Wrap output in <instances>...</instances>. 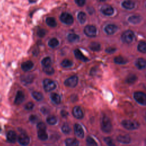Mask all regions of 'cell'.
<instances>
[{
	"label": "cell",
	"instance_id": "cell-29",
	"mask_svg": "<svg viewBox=\"0 0 146 146\" xmlns=\"http://www.w3.org/2000/svg\"><path fill=\"white\" fill-rule=\"evenodd\" d=\"M50 98L55 104H59L61 102V98L60 95L56 93H52L50 95Z\"/></svg>",
	"mask_w": 146,
	"mask_h": 146
},
{
	"label": "cell",
	"instance_id": "cell-38",
	"mask_svg": "<svg viewBox=\"0 0 146 146\" xmlns=\"http://www.w3.org/2000/svg\"><path fill=\"white\" fill-rule=\"evenodd\" d=\"M46 121L50 125H54L57 123V119L54 116H49L47 117Z\"/></svg>",
	"mask_w": 146,
	"mask_h": 146
},
{
	"label": "cell",
	"instance_id": "cell-41",
	"mask_svg": "<svg viewBox=\"0 0 146 146\" xmlns=\"http://www.w3.org/2000/svg\"><path fill=\"white\" fill-rule=\"evenodd\" d=\"M104 142L108 145V146H115V143L113 139L110 137H106L104 138Z\"/></svg>",
	"mask_w": 146,
	"mask_h": 146
},
{
	"label": "cell",
	"instance_id": "cell-51",
	"mask_svg": "<svg viewBox=\"0 0 146 146\" xmlns=\"http://www.w3.org/2000/svg\"><path fill=\"white\" fill-rule=\"evenodd\" d=\"M145 146H146V140H145Z\"/></svg>",
	"mask_w": 146,
	"mask_h": 146
},
{
	"label": "cell",
	"instance_id": "cell-2",
	"mask_svg": "<svg viewBox=\"0 0 146 146\" xmlns=\"http://www.w3.org/2000/svg\"><path fill=\"white\" fill-rule=\"evenodd\" d=\"M122 126L128 130H135L139 127V123L137 121L131 120H123L121 121Z\"/></svg>",
	"mask_w": 146,
	"mask_h": 146
},
{
	"label": "cell",
	"instance_id": "cell-50",
	"mask_svg": "<svg viewBox=\"0 0 146 146\" xmlns=\"http://www.w3.org/2000/svg\"><path fill=\"white\" fill-rule=\"evenodd\" d=\"M97 1H98L99 2H104V1H106V0H97Z\"/></svg>",
	"mask_w": 146,
	"mask_h": 146
},
{
	"label": "cell",
	"instance_id": "cell-5",
	"mask_svg": "<svg viewBox=\"0 0 146 146\" xmlns=\"http://www.w3.org/2000/svg\"><path fill=\"white\" fill-rule=\"evenodd\" d=\"M134 33L130 30L124 31L121 35V39L125 43H130L134 38Z\"/></svg>",
	"mask_w": 146,
	"mask_h": 146
},
{
	"label": "cell",
	"instance_id": "cell-1",
	"mask_svg": "<svg viewBox=\"0 0 146 146\" xmlns=\"http://www.w3.org/2000/svg\"><path fill=\"white\" fill-rule=\"evenodd\" d=\"M100 127L102 130L105 133H110L112 129V125L110 119L106 115L101 119Z\"/></svg>",
	"mask_w": 146,
	"mask_h": 146
},
{
	"label": "cell",
	"instance_id": "cell-22",
	"mask_svg": "<svg viewBox=\"0 0 146 146\" xmlns=\"http://www.w3.org/2000/svg\"><path fill=\"white\" fill-rule=\"evenodd\" d=\"M67 39L70 42L75 43V42H77L79 41V40L80 39V36L76 34L70 33L67 35Z\"/></svg>",
	"mask_w": 146,
	"mask_h": 146
},
{
	"label": "cell",
	"instance_id": "cell-18",
	"mask_svg": "<svg viewBox=\"0 0 146 146\" xmlns=\"http://www.w3.org/2000/svg\"><path fill=\"white\" fill-rule=\"evenodd\" d=\"M136 67L139 70H143L146 67V60L144 58H138L135 62Z\"/></svg>",
	"mask_w": 146,
	"mask_h": 146
},
{
	"label": "cell",
	"instance_id": "cell-39",
	"mask_svg": "<svg viewBox=\"0 0 146 146\" xmlns=\"http://www.w3.org/2000/svg\"><path fill=\"white\" fill-rule=\"evenodd\" d=\"M43 71L48 75H52L54 73V69L51 66L48 67H43Z\"/></svg>",
	"mask_w": 146,
	"mask_h": 146
},
{
	"label": "cell",
	"instance_id": "cell-45",
	"mask_svg": "<svg viewBox=\"0 0 146 146\" xmlns=\"http://www.w3.org/2000/svg\"><path fill=\"white\" fill-rule=\"evenodd\" d=\"M37 129L40 130V129H46V126L44 123L43 122H39L37 124Z\"/></svg>",
	"mask_w": 146,
	"mask_h": 146
},
{
	"label": "cell",
	"instance_id": "cell-46",
	"mask_svg": "<svg viewBox=\"0 0 146 146\" xmlns=\"http://www.w3.org/2000/svg\"><path fill=\"white\" fill-rule=\"evenodd\" d=\"M75 3L80 7H82L83 6L86 2V0H74Z\"/></svg>",
	"mask_w": 146,
	"mask_h": 146
},
{
	"label": "cell",
	"instance_id": "cell-25",
	"mask_svg": "<svg viewBox=\"0 0 146 146\" xmlns=\"http://www.w3.org/2000/svg\"><path fill=\"white\" fill-rule=\"evenodd\" d=\"M77 19L80 23H81V24L84 23L87 19L86 14L83 11L79 12L77 15Z\"/></svg>",
	"mask_w": 146,
	"mask_h": 146
},
{
	"label": "cell",
	"instance_id": "cell-52",
	"mask_svg": "<svg viewBox=\"0 0 146 146\" xmlns=\"http://www.w3.org/2000/svg\"><path fill=\"white\" fill-rule=\"evenodd\" d=\"M145 121H146V113H145Z\"/></svg>",
	"mask_w": 146,
	"mask_h": 146
},
{
	"label": "cell",
	"instance_id": "cell-26",
	"mask_svg": "<svg viewBox=\"0 0 146 146\" xmlns=\"http://www.w3.org/2000/svg\"><path fill=\"white\" fill-rule=\"evenodd\" d=\"M137 79V77L135 74H131L127 76L125 79V82L128 84H133L135 82H136Z\"/></svg>",
	"mask_w": 146,
	"mask_h": 146
},
{
	"label": "cell",
	"instance_id": "cell-23",
	"mask_svg": "<svg viewBox=\"0 0 146 146\" xmlns=\"http://www.w3.org/2000/svg\"><path fill=\"white\" fill-rule=\"evenodd\" d=\"M46 23L47 26L51 27H55L57 26L56 19L52 17H48L46 19Z\"/></svg>",
	"mask_w": 146,
	"mask_h": 146
},
{
	"label": "cell",
	"instance_id": "cell-7",
	"mask_svg": "<svg viewBox=\"0 0 146 146\" xmlns=\"http://www.w3.org/2000/svg\"><path fill=\"white\" fill-rule=\"evenodd\" d=\"M43 88L47 92L54 90L56 88V84L54 81L49 79H45L43 82Z\"/></svg>",
	"mask_w": 146,
	"mask_h": 146
},
{
	"label": "cell",
	"instance_id": "cell-9",
	"mask_svg": "<svg viewBox=\"0 0 146 146\" xmlns=\"http://www.w3.org/2000/svg\"><path fill=\"white\" fill-rule=\"evenodd\" d=\"M100 11L102 13V14H103L104 15H107V16L112 15L114 12L113 8L109 5H105L101 7Z\"/></svg>",
	"mask_w": 146,
	"mask_h": 146
},
{
	"label": "cell",
	"instance_id": "cell-10",
	"mask_svg": "<svg viewBox=\"0 0 146 146\" xmlns=\"http://www.w3.org/2000/svg\"><path fill=\"white\" fill-rule=\"evenodd\" d=\"M116 139L120 143L124 144H128L131 141V137L127 134L119 135V136H117Z\"/></svg>",
	"mask_w": 146,
	"mask_h": 146
},
{
	"label": "cell",
	"instance_id": "cell-13",
	"mask_svg": "<svg viewBox=\"0 0 146 146\" xmlns=\"http://www.w3.org/2000/svg\"><path fill=\"white\" fill-rule=\"evenodd\" d=\"M72 114L75 118L78 119H82L84 116L83 112L79 106H75L74 107L72 110Z\"/></svg>",
	"mask_w": 146,
	"mask_h": 146
},
{
	"label": "cell",
	"instance_id": "cell-48",
	"mask_svg": "<svg viewBox=\"0 0 146 146\" xmlns=\"http://www.w3.org/2000/svg\"><path fill=\"white\" fill-rule=\"evenodd\" d=\"M60 114H61L62 116L63 117H67V115H68V112H67L66 111H65V110H62L61 112H60Z\"/></svg>",
	"mask_w": 146,
	"mask_h": 146
},
{
	"label": "cell",
	"instance_id": "cell-43",
	"mask_svg": "<svg viewBox=\"0 0 146 146\" xmlns=\"http://www.w3.org/2000/svg\"><path fill=\"white\" fill-rule=\"evenodd\" d=\"M34 107V104L33 102H27L25 106V108L27 110H31L32 109H33Z\"/></svg>",
	"mask_w": 146,
	"mask_h": 146
},
{
	"label": "cell",
	"instance_id": "cell-27",
	"mask_svg": "<svg viewBox=\"0 0 146 146\" xmlns=\"http://www.w3.org/2000/svg\"><path fill=\"white\" fill-rule=\"evenodd\" d=\"M38 137L41 140H46L48 138L46 129L38 130Z\"/></svg>",
	"mask_w": 146,
	"mask_h": 146
},
{
	"label": "cell",
	"instance_id": "cell-19",
	"mask_svg": "<svg viewBox=\"0 0 146 146\" xmlns=\"http://www.w3.org/2000/svg\"><path fill=\"white\" fill-rule=\"evenodd\" d=\"M122 7L125 9L131 10L135 7V3L131 0H125L122 2Z\"/></svg>",
	"mask_w": 146,
	"mask_h": 146
},
{
	"label": "cell",
	"instance_id": "cell-20",
	"mask_svg": "<svg viewBox=\"0 0 146 146\" xmlns=\"http://www.w3.org/2000/svg\"><path fill=\"white\" fill-rule=\"evenodd\" d=\"M7 140L10 143H15L17 140L16 133L13 131H10L7 133Z\"/></svg>",
	"mask_w": 146,
	"mask_h": 146
},
{
	"label": "cell",
	"instance_id": "cell-49",
	"mask_svg": "<svg viewBox=\"0 0 146 146\" xmlns=\"http://www.w3.org/2000/svg\"><path fill=\"white\" fill-rule=\"evenodd\" d=\"M41 111H42V112L43 113H47V110H46V109L44 107H42V108L41 109Z\"/></svg>",
	"mask_w": 146,
	"mask_h": 146
},
{
	"label": "cell",
	"instance_id": "cell-6",
	"mask_svg": "<svg viewBox=\"0 0 146 146\" xmlns=\"http://www.w3.org/2000/svg\"><path fill=\"white\" fill-rule=\"evenodd\" d=\"M84 33L88 37H95L97 34V29L95 26L88 25L85 26Z\"/></svg>",
	"mask_w": 146,
	"mask_h": 146
},
{
	"label": "cell",
	"instance_id": "cell-31",
	"mask_svg": "<svg viewBox=\"0 0 146 146\" xmlns=\"http://www.w3.org/2000/svg\"><path fill=\"white\" fill-rule=\"evenodd\" d=\"M113 61L116 64H125L127 63V60L124 58V57L123 56H116L114 59H113Z\"/></svg>",
	"mask_w": 146,
	"mask_h": 146
},
{
	"label": "cell",
	"instance_id": "cell-34",
	"mask_svg": "<svg viewBox=\"0 0 146 146\" xmlns=\"http://www.w3.org/2000/svg\"><path fill=\"white\" fill-rule=\"evenodd\" d=\"M43 67H48L51 66V59L50 57L47 56L44 58L41 62Z\"/></svg>",
	"mask_w": 146,
	"mask_h": 146
},
{
	"label": "cell",
	"instance_id": "cell-37",
	"mask_svg": "<svg viewBox=\"0 0 146 146\" xmlns=\"http://www.w3.org/2000/svg\"><path fill=\"white\" fill-rule=\"evenodd\" d=\"M60 64L63 67L68 68V67H70L72 66L73 62L68 59H65L63 60H62Z\"/></svg>",
	"mask_w": 146,
	"mask_h": 146
},
{
	"label": "cell",
	"instance_id": "cell-12",
	"mask_svg": "<svg viewBox=\"0 0 146 146\" xmlns=\"http://www.w3.org/2000/svg\"><path fill=\"white\" fill-rule=\"evenodd\" d=\"M18 140L21 145L23 146H27L29 145L30 140L27 135L22 133L19 136Z\"/></svg>",
	"mask_w": 146,
	"mask_h": 146
},
{
	"label": "cell",
	"instance_id": "cell-15",
	"mask_svg": "<svg viewBox=\"0 0 146 146\" xmlns=\"http://www.w3.org/2000/svg\"><path fill=\"white\" fill-rule=\"evenodd\" d=\"M117 29V27L116 25L113 24H109L105 27L104 31L107 34L112 35V34H113L116 31Z\"/></svg>",
	"mask_w": 146,
	"mask_h": 146
},
{
	"label": "cell",
	"instance_id": "cell-28",
	"mask_svg": "<svg viewBox=\"0 0 146 146\" xmlns=\"http://www.w3.org/2000/svg\"><path fill=\"white\" fill-rule=\"evenodd\" d=\"M59 44V41L56 38H52L48 42V46L51 48L56 47Z\"/></svg>",
	"mask_w": 146,
	"mask_h": 146
},
{
	"label": "cell",
	"instance_id": "cell-17",
	"mask_svg": "<svg viewBox=\"0 0 146 146\" xmlns=\"http://www.w3.org/2000/svg\"><path fill=\"white\" fill-rule=\"evenodd\" d=\"M34 67V63L31 60H27L21 64V68L24 71H29Z\"/></svg>",
	"mask_w": 146,
	"mask_h": 146
},
{
	"label": "cell",
	"instance_id": "cell-53",
	"mask_svg": "<svg viewBox=\"0 0 146 146\" xmlns=\"http://www.w3.org/2000/svg\"><path fill=\"white\" fill-rule=\"evenodd\" d=\"M1 131V128L0 127V131Z\"/></svg>",
	"mask_w": 146,
	"mask_h": 146
},
{
	"label": "cell",
	"instance_id": "cell-3",
	"mask_svg": "<svg viewBox=\"0 0 146 146\" xmlns=\"http://www.w3.org/2000/svg\"><path fill=\"white\" fill-rule=\"evenodd\" d=\"M134 99L137 103L142 105L146 106V94L142 91H136L133 94Z\"/></svg>",
	"mask_w": 146,
	"mask_h": 146
},
{
	"label": "cell",
	"instance_id": "cell-11",
	"mask_svg": "<svg viewBox=\"0 0 146 146\" xmlns=\"http://www.w3.org/2000/svg\"><path fill=\"white\" fill-rule=\"evenodd\" d=\"M74 133L75 135L79 138H83L84 133L82 127L79 124H75L74 126Z\"/></svg>",
	"mask_w": 146,
	"mask_h": 146
},
{
	"label": "cell",
	"instance_id": "cell-14",
	"mask_svg": "<svg viewBox=\"0 0 146 146\" xmlns=\"http://www.w3.org/2000/svg\"><path fill=\"white\" fill-rule=\"evenodd\" d=\"M25 100V95L21 91H18L14 100V103L17 105L21 104Z\"/></svg>",
	"mask_w": 146,
	"mask_h": 146
},
{
	"label": "cell",
	"instance_id": "cell-35",
	"mask_svg": "<svg viewBox=\"0 0 146 146\" xmlns=\"http://www.w3.org/2000/svg\"><path fill=\"white\" fill-rule=\"evenodd\" d=\"M86 143L88 146H98L96 141L91 136H87L86 139Z\"/></svg>",
	"mask_w": 146,
	"mask_h": 146
},
{
	"label": "cell",
	"instance_id": "cell-21",
	"mask_svg": "<svg viewBox=\"0 0 146 146\" xmlns=\"http://www.w3.org/2000/svg\"><path fill=\"white\" fill-rule=\"evenodd\" d=\"M66 146H79V141L74 138H68L65 140Z\"/></svg>",
	"mask_w": 146,
	"mask_h": 146
},
{
	"label": "cell",
	"instance_id": "cell-4",
	"mask_svg": "<svg viewBox=\"0 0 146 146\" xmlns=\"http://www.w3.org/2000/svg\"><path fill=\"white\" fill-rule=\"evenodd\" d=\"M59 19L63 23L67 25H71L74 22L73 16L67 12L62 13L59 17Z\"/></svg>",
	"mask_w": 146,
	"mask_h": 146
},
{
	"label": "cell",
	"instance_id": "cell-40",
	"mask_svg": "<svg viewBox=\"0 0 146 146\" xmlns=\"http://www.w3.org/2000/svg\"><path fill=\"white\" fill-rule=\"evenodd\" d=\"M61 129H62V131L64 133H66V134L69 133L71 131V128L67 123L63 124V125H62V127L61 128Z\"/></svg>",
	"mask_w": 146,
	"mask_h": 146
},
{
	"label": "cell",
	"instance_id": "cell-42",
	"mask_svg": "<svg viewBox=\"0 0 146 146\" xmlns=\"http://www.w3.org/2000/svg\"><path fill=\"white\" fill-rule=\"evenodd\" d=\"M46 34V31L43 29H39L37 31V35L39 37L43 38L44 36Z\"/></svg>",
	"mask_w": 146,
	"mask_h": 146
},
{
	"label": "cell",
	"instance_id": "cell-24",
	"mask_svg": "<svg viewBox=\"0 0 146 146\" xmlns=\"http://www.w3.org/2000/svg\"><path fill=\"white\" fill-rule=\"evenodd\" d=\"M34 75H31V74H28V75H23L21 77V80L22 82H23L26 84H29L31 83L34 79Z\"/></svg>",
	"mask_w": 146,
	"mask_h": 146
},
{
	"label": "cell",
	"instance_id": "cell-36",
	"mask_svg": "<svg viewBox=\"0 0 146 146\" xmlns=\"http://www.w3.org/2000/svg\"><path fill=\"white\" fill-rule=\"evenodd\" d=\"M31 94H32V96L33 97V98L37 101H40L43 98L42 94L40 92H38V91H33Z\"/></svg>",
	"mask_w": 146,
	"mask_h": 146
},
{
	"label": "cell",
	"instance_id": "cell-16",
	"mask_svg": "<svg viewBox=\"0 0 146 146\" xmlns=\"http://www.w3.org/2000/svg\"><path fill=\"white\" fill-rule=\"evenodd\" d=\"M74 55L76 59L82 60L83 62H87L88 61V59L83 55V54L81 52V51L79 49H75L74 51Z\"/></svg>",
	"mask_w": 146,
	"mask_h": 146
},
{
	"label": "cell",
	"instance_id": "cell-47",
	"mask_svg": "<svg viewBox=\"0 0 146 146\" xmlns=\"http://www.w3.org/2000/svg\"><path fill=\"white\" fill-rule=\"evenodd\" d=\"M115 51H116V48L114 47H108L106 50V51L109 54H112V53L114 52Z\"/></svg>",
	"mask_w": 146,
	"mask_h": 146
},
{
	"label": "cell",
	"instance_id": "cell-30",
	"mask_svg": "<svg viewBox=\"0 0 146 146\" xmlns=\"http://www.w3.org/2000/svg\"><path fill=\"white\" fill-rule=\"evenodd\" d=\"M89 48L93 51H99L101 48V46L98 42H93L90 43Z\"/></svg>",
	"mask_w": 146,
	"mask_h": 146
},
{
	"label": "cell",
	"instance_id": "cell-32",
	"mask_svg": "<svg viewBox=\"0 0 146 146\" xmlns=\"http://www.w3.org/2000/svg\"><path fill=\"white\" fill-rule=\"evenodd\" d=\"M141 18L138 15H132L128 18V21L133 24H137L140 22Z\"/></svg>",
	"mask_w": 146,
	"mask_h": 146
},
{
	"label": "cell",
	"instance_id": "cell-33",
	"mask_svg": "<svg viewBox=\"0 0 146 146\" xmlns=\"http://www.w3.org/2000/svg\"><path fill=\"white\" fill-rule=\"evenodd\" d=\"M137 50L142 53H146V42L144 41L140 42L137 46Z\"/></svg>",
	"mask_w": 146,
	"mask_h": 146
},
{
	"label": "cell",
	"instance_id": "cell-8",
	"mask_svg": "<svg viewBox=\"0 0 146 146\" xmlns=\"http://www.w3.org/2000/svg\"><path fill=\"white\" fill-rule=\"evenodd\" d=\"M78 82V78L76 75H73L67 78L64 81L65 86L69 87H75Z\"/></svg>",
	"mask_w": 146,
	"mask_h": 146
},
{
	"label": "cell",
	"instance_id": "cell-44",
	"mask_svg": "<svg viewBox=\"0 0 146 146\" xmlns=\"http://www.w3.org/2000/svg\"><path fill=\"white\" fill-rule=\"evenodd\" d=\"M29 120L30 122L33 123H35L38 120V117L36 115H31L29 117Z\"/></svg>",
	"mask_w": 146,
	"mask_h": 146
}]
</instances>
